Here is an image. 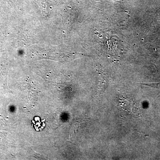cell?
<instances>
[{
	"label": "cell",
	"mask_w": 160,
	"mask_h": 160,
	"mask_svg": "<svg viewBox=\"0 0 160 160\" xmlns=\"http://www.w3.org/2000/svg\"><path fill=\"white\" fill-rule=\"evenodd\" d=\"M141 85H145V86H150L151 87L157 88L158 87V84H141Z\"/></svg>",
	"instance_id": "cell-1"
}]
</instances>
